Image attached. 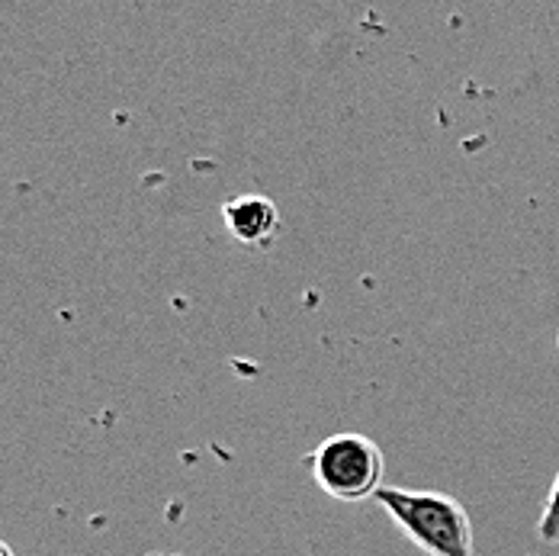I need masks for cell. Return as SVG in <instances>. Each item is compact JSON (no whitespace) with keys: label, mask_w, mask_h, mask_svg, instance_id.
Segmentation results:
<instances>
[{"label":"cell","mask_w":559,"mask_h":556,"mask_svg":"<svg viewBox=\"0 0 559 556\" xmlns=\"http://www.w3.org/2000/svg\"><path fill=\"white\" fill-rule=\"evenodd\" d=\"M377 501L395 528L428 556H476V531L466 508L444 493L383 486Z\"/></svg>","instance_id":"cell-1"},{"label":"cell","mask_w":559,"mask_h":556,"mask_svg":"<svg viewBox=\"0 0 559 556\" xmlns=\"http://www.w3.org/2000/svg\"><path fill=\"white\" fill-rule=\"evenodd\" d=\"M312 476L325 496L337 501L373 499L383 489V450L373 438L357 431H341L312 450Z\"/></svg>","instance_id":"cell-2"},{"label":"cell","mask_w":559,"mask_h":556,"mask_svg":"<svg viewBox=\"0 0 559 556\" xmlns=\"http://www.w3.org/2000/svg\"><path fill=\"white\" fill-rule=\"evenodd\" d=\"M223 223L228 235L245 248H267L280 235V210L271 197L241 193L223 203Z\"/></svg>","instance_id":"cell-3"},{"label":"cell","mask_w":559,"mask_h":556,"mask_svg":"<svg viewBox=\"0 0 559 556\" xmlns=\"http://www.w3.org/2000/svg\"><path fill=\"white\" fill-rule=\"evenodd\" d=\"M0 556H13V547H10V544H7L3 537H0Z\"/></svg>","instance_id":"cell-4"},{"label":"cell","mask_w":559,"mask_h":556,"mask_svg":"<svg viewBox=\"0 0 559 556\" xmlns=\"http://www.w3.org/2000/svg\"><path fill=\"white\" fill-rule=\"evenodd\" d=\"M550 496H559V473H557V480H554V486H550ZM547 496V499H550Z\"/></svg>","instance_id":"cell-5"},{"label":"cell","mask_w":559,"mask_h":556,"mask_svg":"<svg viewBox=\"0 0 559 556\" xmlns=\"http://www.w3.org/2000/svg\"><path fill=\"white\" fill-rule=\"evenodd\" d=\"M557 347H559V332H557Z\"/></svg>","instance_id":"cell-6"},{"label":"cell","mask_w":559,"mask_h":556,"mask_svg":"<svg viewBox=\"0 0 559 556\" xmlns=\"http://www.w3.org/2000/svg\"><path fill=\"white\" fill-rule=\"evenodd\" d=\"M155 556H165V554H155Z\"/></svg>","instance_id":"cell-7"}]
</instances>
